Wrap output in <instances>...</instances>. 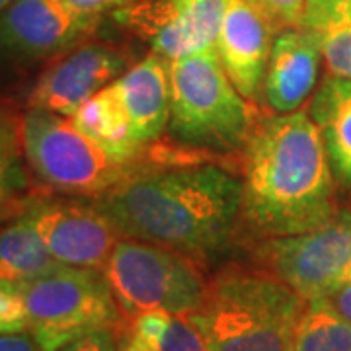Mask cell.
<instances>
[{
    "label": "cell",
    "instance_id": "cell-3",
    "mask_svg": "<svg viewBox=\"0 0 351 351\" xmlns=\"http://www.w3.org/2000/svg\"><path fill=\"white\" fill-rule=\"evenodd\" d=\"M308 301L263 265L230 263L207 279L188 318L209 351H291Z\"/></svg>",
    "mask_w": 351,
    "mask_h": 351
},
{
    "label": "cell",
    "instance_id": "cell-17",
    "mask_svg": "<svg viewBox=\"0 0 351 351\" xmlns=\"http://www.w3.org/2000/svg\"><path fill=\"white\" fill-rule=\"evenodd\" d=\"M61 265L41 239L27 207L0 228V281L24 289Z\"/></svg>",
    "mask_w": 351,
    "mask_h": 351
},
{
    "label": "cell",
    "instance_id": "cell-26",
    "mask_svg": "<svg viewBox=\"0 0 351 351\" xmlns=\"http://www.w3.org/2000/svg\"><path fill=\"white\" fill-rule=\"evenodd\" d=\"M308 302H320L322 306L330 308L332 313L341 316L343 320L351 322V269L328 291L324 297Z\"/></svg>",
    "mask_w": 351,
    "mask_h": 351
},
{
    "label": "cell",
    "instance_id": "cell-16",
    "mask_svg": "<svg viewBox=\"0 0 351 351\" xmlns=\"http://www.w3.org/2000/svg\"><path fill=\"white\" fill-rule=\"evenodd\" d=\"M308 115L322 135L336 182L351 186V78L328 76L314 92Z\"/></svg>",
    "mask_w": 351,
    "mask_h": 351
},
{
    "label": "cell",
    "instance_id": "cell-21",
    "mask_svg": "<svg viewBox=\"0 0 351 351\" xmlns=\"http://www.w3.org/2000/svg\"><path fill=\"white\" fill-rule=\"evenodd\" d=\"M25 168L22 117L0 104V203L25 197L29 188Z\"/></svg>",
    "mask_w": 351,
    "mask_h": 351
},
{
    "label": "cell",
    "instance_id": "cell-6",
    "mask_svg": "<svg viewBox=\"0 0 351 351\" xmlns=\"http://www.w3.org/2000/svg\"><path fill=\"white\" fill-rule=\"evenodd\" d=\"M101 271L123 320L147 311L189 316L207 287L197 260L145 240H117Z\"/></svg>",
    "mask_w": 351,
    "mask_h": 351
},
{
    "label": "cell",
    "instance_id": "cell-23",
    "mask_svg": "<svg viewBox=\"0 0 351 351\" xmlns=\"http://www.w3.org/2000/svg\"><path fill=\"white\" fill-rule=\"evenodd\" d=\"M24 330H27L24 293L22 289L0 281V334Z\"/></svg>",
    "mask_w": 351,
    "mask_h": 351
},
{
    "label": "cell",
    "instance_id": "cell-12",
    "mask_svg": "<svg viewBox=\"0 0 351 351\" xmlns=\"http://www.w3.org/2000/svg\"><path fill=\"white\" fill-rule=\"evenodd\" d=\"M129 61L125 51L84 39L45 64L29 90L27 108L71 117L90 98L123 75Z\"/></svg>",
    "mask_w": 351,
    "mask_h": 351
},
{
    "label": "cell",
    "instance_id": "cell-4",
    "mask_svg": "<svg viewBox=\"0 0 351 351\" xmlns=\"http://www.w3.org/2000/svg\"><path fill=\"white\" fill-rule=\"evenodd\" d=\"M168 131L178 143L201 151L244 147L252 110L226 75L217 47L170 61Z\"/></svg>",
    "mask_w": 351,
    "mask_h": 351
},
{
    "label": "cell",
    "instance_id": "cell-8",
    "mask_svg": "<svg viewBox=\"0 0 351 351\" xmlns=\"http://www.w3.org/2000/svg\"><path fill=\"white\" fill-rule=\"evenodd\" d=\"M256 260L306 301H316L351 269V213L301 234L263 239Z\"/></svg>",
    "mask_w": 351,
    "mask_h": 351
},
{
    "label": "cell",
    "instance_id": "cell-2",
    "mask_svg": "<svg viewBox=\"0 0 351 351\" xmlns=\"http://www.w3.org/2000/svg\"><path fill=\"white\" fill-rule=\"evenodd\" d=\"M242 223L262 239L313 230L339 213L334 172L308 112L252 127L242 154Z\"/></svg>",
    "mask_w": 351,
    "mask_h": 351
},
{
    "label": "cell",
    "instance_id": "cell-13",
    "mask_svg": "<svg viewBox=\"0 0 351 351\" xmlns=\"http://www.w3.org/2000/svg\"><path fill=\"white\" fill-rule=\"evenodd\" d=\"M279 32L254 0H228L215 47L226 75L246 100H256L260 94L271 45Z\"/></svg>",
    "mask_w": 351,
    "mask_h": 351
},
{
    "label": "cell",
    "instance_id": "cell-24",
    "mask_svg": "<svg viewBox=\"0 0 351 351\" xmlns=\"http://www.w3.org/2000/svg\"><path fill=\"white\" fill-rule=\"evenodd\" d=\"M267 14L279 29L297 27L301 24L306 0H254Z\"/></svg>",
    "mask_w": 351,
    "mask_h": 351
},
{
    "label": "cell",
    "instance_id": "cell-22",
    "mask_svg": "<svg viewBox=\"0 0 351 351\" xmlns=\"http://www.w3.org/2000/svg\"><path fill=\"white\" fill-rule=\"evenodd\" d=\"M152 351H209L199 330L188 316L168 314L164 326L151 346Z\"/></svg>",
    "mask_w": 351,
    "mask_h": 351
},
{
    "label": "cell",
    "instance_id": "cell-28",
    "mask_svg": "<svg viewBox=\"0 0 351 351\" xmlns=\"http://www.w3.org/2000/svg\"><path fill=\"white\" fill-rule=\"evenodd\" d=\"M0 351H41L29 330L0 334Z\"/></svg>",
    "mask_w": 351,
    "mask_h": 351
},
{
    "label": "cell",
    "instance_id": "cell-10",
    "mask_svg": "<svg viewBox=\"0 0 351 351\" xmlns=\"http://www.w3.org/2000/svg\"><path fill=\"white\" fill-rule=\"evenodd\" d=\"M226 4L228 0H133L112 16L170 63L213 49Z\"/></svg>",
    "mask_w": 351,
    "mask_h": 351
},
{
    "label": "cell",
    "instance_id": "cell-14",
    "mask_svg": "<svg viewBox=\"0 0 351 351\" xmlns=\"http://www.w3.org/2000/svg\"><path fill=\"white\" fill-rule=\"evenodd\" d=\"M322 51L302 27H285L274 39L263 76V96L277 113L301 110L316 88Z\"/></svg>",
    "mask_w": 351,
    "mask_h": 351
},
{
    "label": "cell",
    "instance_id": "cell-18",
    "mask_svg": "<svg viewBox=\"0 0 351 351\" xmlns=\"http://www.w3.org/2000/svg\"><path fill=\"white\" fill-rule=\"evenodd\" d=\"M299 27L316 39L330 75L351 78V0H306Z\"/></svg>",
    "mask_w": 351,
    "mask_h": 351
},
{
    "label": "cell",
    "instance_id": "cell-19",
    "mask_svg": "<svg viewBox=\"0 0 351 351\" xmlns=\"http://www.w3.org/2000/svg\"><path fill=\"white\" fill-rule=\"evenodd\" d=\"M71 119L84 135L96 141L101 149L121 162L135 164V158L143 151L121 104L113 96L110 86L90 98L75 115H71Z\"/></svg>",
    "mask_w": 351,
    "mask_h": 351
},
{
    "label": "cell",
    "instance_id": "cell-5",
    "mask_svg": "<svg viewBox=\"0 0 351 351\" xmlns=\"http://www.w3.org/2000/svg\"><path fill=\"white\" fill-rule=\"evenodd\" d=\"M22 143L27 170L59 195L96 199L133 166L101 149L71 117L39 108H27L22 115Z\"/></svg>",
    "mask_w": 351,
    "mask_h": 351
},
{
    "label": "cell",
    "instance_id": "cell-27",
    "mask_svg": "<svg viewBox=\"0 0 351 351\" xmlns=\"http://www.w3.org/2000/svg\"><path fill=\"white\" fill-rule=\"evenodd\" d=\"M117 341H119V330L104 328L75 339L61 351H117Z\"/></svg>",
    "mask_w": 351,
    "mask_h": 351
},
{
    "label": "cell",
    "instance_id": "cell-20",
    "mask_svg": "<svg viewBox=\"0 0 351 351\" xmlns=\"http://www.w3.org/2000/svg\"><path fill=\"white\" fill-rule=\"evenodd\" d=\"M291 351H351V322L320 302H308L295 328Z\"/></svg>",
    "mask_w": 351,
    "mask_h": 351
},
{
    "label": "cell",
    "instance_id": "cell-11",
    "mask_svg": "<svg viewBox=\"0 0 351 351\" xmlns=\"http://www.w3.org/2000/svg\"><path fill=\"white\" fill-rule=\"evenodd\" d=\"M27 209L53 258L63 265L101 271L121 239L96 201L88 197L34 195Z\"/></svg>",
    "mask_w": 351,
    "mask_h": 351
},
{
    "label": "cell",
    "instance_id": "cell-25",
    "mask_svg": "<svg viewBox=\"0 0 351 351\" xmlns=\"http://www.w3.org/2000/svg\"><path fill=\"white\" fill-rule=\"evenodd\" d=\"M55 2H59L69 12L76 14L80 18L100 22L106 14L115 12L133 0H55Z\"/></svg>",
    "mask_w": 351,
    "mask_h": 351
},
{
    "label": "cell",
    "instance_id": "cell-30",
    "mask_svg": "<svg viewBox=\"0 0 351 351\" xmlns=\"http://www.w3.org/2000/svg\"><path fill=\"white\" fill-rule=\"evenodd\" d=\"M117 351H152L147 343H143L133 334H129L127 330H119V341H117Z\"/></svg>",
    "mask_w": 351,
    "mask_h": 351
},
{
    "label": "cell",
    "instance_id": "cell-9",
    "mask_svg": "<svg viewBox=\"0 0 351 351\" xmlns=\"http://www.w3.org/2000/svg\"><path fill=\"white\" fill-rule=\"evenodd\" d=\"M98 24L55 0H12L0 14V75L51 63L94 34Z\"/></svg>",
    "mask_w": 351,
    "mask_h": 351
},
{
    "label": "cell",
    "instance_id": "cell-1",
    "mask_svg": "<svg viewBox=\"0 0 351 351\" xmlns=\"http://www.w3.org/2000/svg\"><path fill=\"white\" fill-rule=\"evenodd\" d=\"M94 201L121 239L160 244L203 263L234 239L242 178L217 164L141 168Z\"/></svg>",
    "mask_w": 351,
    "mask_h": 351
},
{
    "label": "cell",
    "instance_id": "cell-29",
    "mask_svg": "<svg viewBox=\"0 0 351 351\" xmlns=\"http://www.w3.org/2000/svg\"><path fill=\"white\" fill-rule=\"evenodd\" d=\"M29 201H32V195H25V197H18V199L0 203V225L12 221L14 217H18V215L22 213L25 207L29 205Z\"/></svg>",
    "mask_w": 351,
    "mask_h": 351
},
{
    "label": "cell",
    "instance_id": "cell-31",
    "mask_svg": "<svg viewBox=\"0 0 351 351\" xmlns=\"http://www.w3.org/2000/svg\"><path fill=\"white\" fill-rule=\"evenodd\" d=\"M10 2H12V0H0V14L6 10V6H8Z\"/></svg>",
    "mask_w": 351,
    "mask_h": 351
},
{
    "label": "cell",
    "instance_id": "cell-15",
    "mask_svg": "<svg viewBox=\"0 0 351 351\" xmlns=\"http://www.w3.org/2000/svg\"><path fill=\"white\" fill-rule=\"evenodd\" d=\"M131 131L145 149L168 129L170 121V63L160 55H147L129 66L112 84Z\"/></svg>",
    "mask_w": 351,
    "mask_h": 351
},
{
    "label": "cell",
    "instance_id": "cell-7",
    "mask_svg": "<svg viewBox=\"0 0 351 351\" xmlns=\"http://www.w3.org/2000/svg\"><path fill=\"white\" fill-rule=\"evenodd\" d=\"M27 330L41 351H61L104 328L121 330L123 314L100 269L61 265L22 289Z\"/></svg>",
    "mask_w": 351,
    "mask_h": 351
}]
</instances>
